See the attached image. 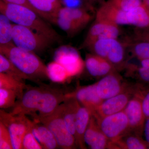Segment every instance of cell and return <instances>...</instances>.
<instances>
[{"label":"cell","instance_id":"obj_10","mask_svg":"<svg viewBox=\"0 0 149 149\" xmlns=\"http://www.w3.org/2000/svg\"><path fill=\"white\" fill-rule=\"evenodd\" d=\"M136 91V87L130 86L123 93L104 100L99 106L93 116L95 118H99L123 111Z\"/></svg>","mask_w":149,"mask_h":149},{"label":"cell","instance_id":"obj_38","mask_svg":"<svg viewBox=\"0 0 149 149\" xmlns=\"http://www.w3.org/2000/svg\"><path fill=\"white\" fill-rule=\"evenodd\" d=\"M144 132L147 143L149 144V118H148L146 121L144 127Z\"/></svg>","mask_w":149,"mask_h":149},{"label":"cell","instance_id":"obj_37","mask_svg":"<svg viewBox=\"0 0 149 149\" xmlns=\"http://www.w3.org/2000/svg\"><path fill=\"white\" fill-rule=\"evenodd\" d=\"M142 105L145 117L149 118V92L142 99Z\"/></svg>","mask_w":149,"mask_h":149},{"label":"cell","instance_id":"obj_2","mask_svg":"<svg viewBox=\"0 0 149 149\" xmlns=\"http://www.w3.org/2000/svg\"><path fill=\"white\" fill-rule=\"evenodd\" d=\"M0 53L29 76L32 81L40 83L41 80L49 79L47 65L35 53L21 49L12 43L0 45Z\"/></svg>","mask_w":149,"mask_h":149},{"label":"cell","instance_id":"obj_33","mask_svg":"<svg viewBox=\"0 0 149 149\" xmlns=\"http://www.w3.org/2000/svg\"><path fill=\"white\" fill-rule=\"evenodd\" d=\"M110 4L118 8L126 11L142 5L141 0H113Z\"/></svg>","mask_w":149,"mask_h":149},{"label":"cell","instance_id":"obj_32","mask_svg":"<svg viewBox=\"0 0 149 149\" xmlns=\"http://www.w3.org/2000/svg\"><path fill=\"white\" fill-rule=\"evenodd\" d=\"M31 122L22 140V149H42V147L37 141L31 130Z\"/></svg>","mask_w":149,"mask_h":149},{"label":"cell","instance_id":"obj_1","mask_svg":"<svg viewBox=\"0 0 149 149\" xmlns=\"http://www.w3.org/2000/svg\"><path fill=\"white\" fill-rule=\"evenodd\" d=\"M0 12L14 24L31 29L53 41L59 42L60 35L50 24L35 12L22 6L8 3L0 0Z\"/></svg>","mask_w":149,"mask_h":149},{"label":"cell","instance_id":"obj_14","mask_svg":"<svg viewBox=\"0 0 149 149\" xmlns=\"http://www.w3.org/2000/svg\"><path fill=\"white\" fill-rule=\"evenodd\" d=\"M66 94L58 88L44 86L37 111L38 117L49 115L66 100Z\"/></svg>","mask_w":149,"mask_h":149},{"label":"cell","instance_id":"obj_31","mask_svg":"<svg viewBox=\"0 0 149 149\" xmlns=\"http://www.w3.org/2000/svg\"><path fill=\"white\" fill-rule=\"evenodd\" d=\"M69 37H72L81 29L72 21L67 19L57 17L54 23Z\"/></svg>","mask_w":149,"mask_h":149},{"label":"cell","instance_id":"obj_30","mask_svg":"<svg viewBox=\"0 0 149 149\" xmlns=\"http://www.w3.org/2000/svg\"><path fill=\"white\" fill-rule=\"evenodd\" d=\"M130 51L133 56L140 59L149 58V42H133L130 43Z\"/></svg>","mask_w":149,"mask_h":149},{"label":"cell","instance_id":"obj_29","mask_svg":"<svg viewBox=\"0 0 149 149\" xmlns=\"http://www.w3.org/2000/svg\"><path fill=\"white\" fill-rule=\"evenodd\" d=\"M16 98H17V97L15 92L7 88H0V108L1 109L13 108L16 103Z\"/></svg>","mask_w":149,"mask_h":149},{"label":"cell","instance_id":"obj_5","mask_svg":"<svg viewBox=\"0 0 149 149\" xmlns=\"http://www.w3.org/2000/svg\"><path fill=\"white\" fill-rule=\"evenodd\" d=\"M88 49L109 61L116 70L125 67V48L117 39L97 40Z\"/></svg>","mask_w":149,"mask_h":149},{"label":"cell","instance_id":"obj_19","mask_svg":"<svg viewBox=\"0 0 149 149\" xmlns=\"http://www.w3.org/2000/svg\"><path fill=\"white\" fill-rule=\"evenodd\" d=\"M91 116V113L88 109L78 103L76 112L74 138L77 148L80 149L86 148L84 141V135Z\"/></svg>","mask_w":149,"mask_h":149},{"label":"cell","instance_id":"obj_27","mask_svg":"<svg viewBox=\"0 0 149 149\" xmlns=\"http://www.w3.org/2000/svg\"><path fill=\"white\" fill-rule=\"evenodd\" d=\"M6 15L0 14V45L13 43V24Z\"/></svg>","mask_w":149,"mask_h":149},{"label":"cell","instance_id":"obj_22","mask_svg":"<svg viewBox=\"0 0 149 149\" xmlns=\"http://www.w3.org/2000/svg\"><path fill=\"white\" fill-rule=\"evenodd\" d=\"M78 102L74 97H68L63 103V116L68 131L75 136V120Z\"/></svg>","mask_w":149,"mask_h":149},{"label":"cell","instance_id":"obj_16","mask_svg":"<svg viewBox=\"0 0 149 149\" xmlns=\"http://www.w3.org/2000/svg\"><path fill=\"white\" fill-rule=\"evenodd\" d=\"M84 141L91 149H112L111 141L103 133L93 116H91L85 131Z\"/></svg>","mask_w":149,"mask_h":149},{"label":"cell","instance_id":"obj_13","mask_svg":"<svg viewBox=\"0 0 149 149\" xmlns=\"http://www.w3.org/2000/svg\"><path fill=\"white\" fill-rule=\"evenodd\" d=\"M43 89L44 86L27 88L21 98L16 102L11 114L24 116L35 114L38 110Z\"/></svg>","mask_w":149,"mask_h":149},{"label":"cell","instance_id":"obj_17","mask_svg":"<svg viewBox=\"0 0 149 149\" xmlns=\"http://www.w3.org/2000/svg\"><path fill=\"white\" fill-rule=\"evenodd\" d=\"M124 111L128 118L130 131L139 134L145 116L142 108V100L136 91Z\"/></svg>","mask_w":149,"mask_h":149},{"label":"cell","instance_id":"obj_26","mask_svg":"<svg viewBox=\"0 0 149 149\" xmlns=\"http://www.w3.org/2000/svg\"><path fill=\"white\" fill-rule=\"evenodd\" d=\"M49 79L55 83L64 82L69 77L64 67L55 61L50 63L47 65Z\"/></svg>","mask_w":149,"mask_h":149},{"label":"cell","instance_id":"obj_11","mask_svg":"<svg viewBox=\"0 0 149 149\" xmlns=\"http://www.w3.org/2000/svg\"><path fill=\"white\" fill-rule=\"evenodd\" d=\"M120 34L119 25L102 20H95L81 46L89 48L97 40L117 39Z\"/></svg>","mask_w":149,"mask_h":149},{"label":"cell","instance_id":"obj_9","mask_svg":"<svg viewBox=\"0 0 149 149\" xmlns=\"http://www.w3.org/2000/svg\"><path fill=\"white\" fill-rule=\"evenodd\" d=\"M54 61L64 67L69 77L81 73L85 65L78 51L69 46L58 48L55 52Z\"/></svg>","mask_w":149,"mask_h":149},{"label":"cell","instance_id":"obj_36","mask_svg":"<svg viewBox=\"0 0 149 149\" xmlns=\"http://www.w3.org/2000/svg\"><path fill=\"white\" fill-rule=\"evenodd\" d=\"M2 1L8 3L22 6H24L25 7L30 9L34 11L36 13L38 14L41 17H42L41 13L38 10H37L35 8L32 6L31 3H29V0H2Z\"/></svg>","mask_w":149,"mask_h":149},{"label":"cell","instance_id":"obj_18","mask_svg":"<svg viewBox=\"0 0 149 149\" xmlns=\"http://www.w3.org/2000/svg\"><path fill=\"white\" fill-rule=\"evenodd\" d=\"M85 63L88 72L94 77H104L117 71L107 59L93 53L86 54Z\"/></svg>","mask_w":149,"mask_h":149},{"label":"cell","instance_id":"obj_24","mask_svg":"<svg viewBox=\"0 0 149 149\" xmlns=\"http://www.w3.org/2000/svg\"><path fill=\"white\" fill-rule=\"evenodd\" d=\"M0 88H5L14 91L19 100L24 94L27 86L24 80H19L8 74L0 72Z\"/></svg>","mask_w":149,"mask_h":149},{"label":"cell","instance_id":"obj_21","mask_svg":"<svg viewBox=\"0 0 149 149\" xmlns=\"http://www.w3.org/2000/svg\"><path fill=\"white\" fill-rule=\"evenodd\" d=\"M32 6L42 15L47 21L54 23L57 14L63 6L60 0H29Z\"/></svg>","mask_w":149,"mask_h":149},{"label":"cell","instance_id":"obj_15","mask_svg":"<svg viewBox=\"0 0 149 149\" xmlns=\"http://www.w3.org/2000/svg\"><path fill=\"white\" fill-rule=\"evenodd\" d=\"M66 97H74L80 104L90 112L91 116L94 115L99 106L104 101L100 97L96 89V83L78 89L73 93H68Z\"/></svg>","mask_w":149,"mask_h":149},{"label":"cell","instance_id":"obj_20","mask_svg":"<svg viewBox=\"0 0 149 149\" xmlns=\"http://www.w3.org/2000/svg\"><path fill=\"white\" fill-rule=\"evenodd\" d=\"M57 17L69 19L81 29L87 25L92 18L91 15L83 8L65 6L60 9Z\"/></svg>","mask_w":149,"mask_h":149},{"label":"cell","instance_id":"obj_8","mask_svg":"<svg viewBox=\"0 0 149 149\" xmlns=\"http://www.w3.org/2000/svg\"><path fill=\"white\" fill-rule=\"evenodd\" d=\"M137 15L136 8L126 11L108 3L99 9L95 19L109 22L118 25H131L136 27Z\"/></svg>","mask_w":149,"mask_h":149},{"label":"cell","instance_id":"obj_6","mask_svg":"<svg viewBox=\"0 0 149 149\" xmlns=\"http://www.w3.org/2000/svg\"><path fill=\"white\" fill-rule=\"evenodd\" d=\"M95 119L101 130L111 143L130 131L128 118L124 111Z\"/></svg>","mask_w":149,"mask_h":149},{"label":"cell","instance_id":"obj_3","mask_svg":"<svg viewBox=\"0 0 149 149\" xmlns=\"http://www.w3.org/2000/svg\"><path fill=\"white\" fill-rule=\"evenodd\" d=\"M13 41L19 49L36 54L42 53L54 43L29 28L15 24H13Z\"/></svg>","mask_w":149,"mask_h":149},{"label":"cell","instance_id":"obj_7","mask_svg":"<svg viewBox=\"0 0 149 149\" xmlns=\"http://www.w3.org/2000/svg\"><path fill=\"white\" fill-rule=\"evenodd\" d=\"M0 120L8 129L13 149H22V140L31 120L26 116L13 115L3 110L0 111Z\"/></svg>","mask_w":149,"mask_h":149},{"label":"cell","instance_id":"obj_39","mask_svg":"<svg viewBox=\"0 0 149 149\" xmlns=\"http://www.w3.org/2000/svg\"><path fill=\"white\" fill-rule=\"evenodd\" d=\"M141 66L149 68V58L141 60Z\"/></svg>","mask_w":149,"mask_h":149},{"label":"cell","instance_id":"obj_43","mask_svg":"<svg viewBox=\"0 0 149 149\" xmlns=\"http://www.w3.org/2000/svg\"></svg>","mask_w":149,"mask_h":149},{"label":"cell","instance_id":"obj_25","mask_svg":"<svg viewBox=\"0 0 149 149\" xmlns=\"http://www.w3.org/2000/svg\"><path fill=\"white\" fill-rule=\"evenodd\" d=\"M0 72H3L22 80H31L27 74L21 71L6 57L0 54Z\"/></svg>","mask_w":149,"mask_h":149},{"label":"cell","instance_id":"obj_28","mask_svg":"<svg viewBox=\"0 0 149 149\" xmlns=\"http://www.w3.org/2000/svg\"><path fill=\"white\" fill-rule=\"evenodd\" d=\"M37 126L42 139L43 149H54L59 148L55 137L45 125L37 123Z\"/></svg>","mask_w":149,"mask_h":149},{"label":"cell","instance_id":"obj_40","mask_svg":"<svg viewBox=\"0 0 149 149\" xmlns=\"http://www.w3.org/2000/svg\"><path fill=\"white\" fill-rule=\"evenodd\" d=\"M85 1L89 3H92L95 0H84Z\"/></svg>","mask_w":149,"mask_h":149},{"label":"cell","instance_id":"obj_34","mask_svg":"<svg viewBox=\"0 0 149 149\" xmlns=\"http://www.w3.org/2000/svg\"><path fill=\"white\" fill-rule=\"evenodd\" d=\"M0 149H13L8 129L0 121Z\"/></svg>","mask_w":149,"mask_h":149},{"label":"cell","instance_id":"obj_35","mask_svg":"<svg viewBox=\"0 0 149 149\" xmlns=\"http://www.w3.org/2000/svg\"><path fill=\"white\" fill-rule=\"evenodd\" d=\"M136 72L141 80L146 82H149V68L141 66L137 68L136 65H130L128 66V72Z\"/></svg>","mask_w":149,"mask_h":149},{"label":"cell","instance_id":"obj_23","mask_svg":"<svg viewBox=\"0 0 149 149\" xmlns=\"http://www.w3.org/2000/svg\"><path fill=\"white\" fill-rule=\"evenodd\" d=\"M139 134L129 131L112 144L114 149H144L146 146Z\"/></svg>","mask_w":149,"mask_h":149},{"label":"cell","instance_id":"obj_42","mask_svg":"<svg viewBox=\"0 0 149 149\" xmlns=\"http://www.w3.org/2000/svg\"><path fill=\"white\" fill-rule=\"evenodd\" d=\"M143 1H149V0H143Z\"/></svg>","mask_w":149,"mask_h":149},{"label":"cell","instance_id":"obj_4","mask_svg":"<svg viewBox=\"0 0 149 149\" xmlns=\"http://www.w3.org/2000/svg\"><path fill=\"white\" fill-rule=\"evenodd\" d=\"M36 118L54 134L59 148L73 149L77 148L74 136L68 131L63 120L62 103L52 114L44 117L37 116Z\"/></svg>","mask_w":149,"mask_h":149},{"label":"cell","instance_id":"obj_41","mask_svg":"<svg viewBox=\"0 0 149 149\" xmlns=\"http://www.w3.org/2000/svg\"><path fill=\"white\" fill-rule=\"evenodd\" d=\"M146 4L149 7V1H146Z\"/></svg>","mask_w":149,"mask_h":149},{"label":"cell","instance_id":"obj_12","mask_svg":"<svg viewBox=\"0 0 149 149\" xmlns=\"http://www.w3.org/2000/svg\"><path fill=\"white\" fill-rule=\"evenodd\" d=\"M130 86L123 81L117 71L104 76L96 83L97 93L103 100L123 93Z\"/></svg>","mask_w":149,"mask_h":149}]
</instances>
